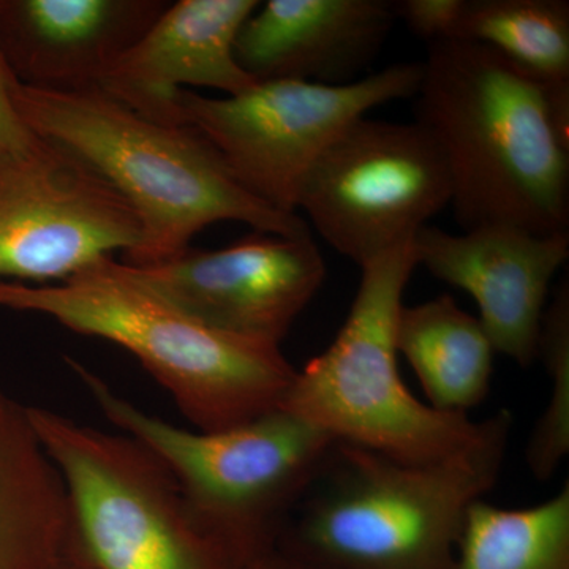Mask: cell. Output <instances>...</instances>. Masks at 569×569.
<instances>
[{"label": "cell", "mask_w": 569, "mask_h": 569, "mask_svg": "<svg viewBox=\"0 0 569 569\" xmlns=\"http://www.w3.org/2000/svg\"><path fill=\"white\" fill-rule=\"evenodd\" d=\"M415 97L417 122L447 160L463 231L568 233L569 89L485 44L449 40L429 44Z\"/></svg>", "instance_id": "6da1fadb"}, {"label": "cell", "mask_w": 569, "mask_h": 569, "mask_svg": "<svg viewBox=\"0 0 569 569\" xmlns=\"http://www.w3.org/2000/svg\"><path fill=\"white\" fill-rule=\"evenodd\" d=\"M512 415L456 458L400 462L335 441L277 552L307 569H452L468 509L500 478Z\"/></svg>", "instance_id": "7a4b0ae2"}, {"label": "cell", "mask_w": 569, "mask_h": 569, "mask_svg": "<svg viewBox=\"0 0 569 569\" xmlns=\"http://www.w3.org/2000/svg\"><path fill=\"white\" fill-rule=\"evenodd\" d=\"M11 97L36 137L88 164L137 213L142 246L127 264L164 263L217 222L310 234L301 216L247 192L192 127L151 121L100 89L50 91L17 81Z\"/></svg>", "instance_id": "3957f363"}, {"label": "cell", "mask_w": 569, "mask_h": 569, "mask_svg": "<svg viewBox=\"0 0 569 569\" xmlns=\"http://www.w3.org/2000/svg\"><path fill=\"white\" fill-rule=\"evenodd\" d=\"M0 309L39 313L132 353L201 432L280 408L298 370L280 346L209 328L103 258L58 283L0 282Z\"/></svg>", "instance_id": "277c9868"}, {"label": "cell", "mask_w": 569, "mask_h": 569, "mask_svg": "<svg viewBox=\"0 0 569 569\" xmlns=\"http://www.w3.org/2000/svg\"><path fill=\"white\" fill-rule=\"evenodd\" d=\"M67 361L103 417L173 475L194 518L239 568L277 552L335 438L283 408L216 432L183 429L134 406L80 361Z\"/></svg>", "instance_id": "5b68a950"}, {"label": "cell", "mask_w": 569, "mask_h": 569, "mask_svg": "<svg viewBox=\"0 0 569 569\" xmlns=\"http://www.w3.org/2000/svg\"><path fill=\"white\" fill-rule=\"evenodd\" d=\"M417 268L413 239L367 261L335 342L296 373L280 408L343 443L400 462L456 458L488 436L493 417L436 410L411 395L399 372L396 326Z\"/></svg>", "instance_id": "8992f818"}, {"label": "cell", "mask_w": 569, "mask_h": 569, "mask_svg": "<svg viewBox=\"0 0 569 569\" xmlns=\"http://www.w3.org/2000/svg\"><path fill=\"white\" fill-rule=\"evenodd\" d=\"M61 471L78 545L96 569H241L200 526L173 475L123 433L28 407Z\"/></svg>", "instance_id": "52a82bcc"}, {"label": "cell", "mask_w": 569, "mask_h": 569, "mask_svg": "<svg viewBox=\"0 0 569 569\" xmlns=\"http://www.w3.org/2000/svg\"><path fill=\"white\" fill-rule=\"evenodd\" d=\"M422 63H396L348 84L257 82L230 97L178 93V123L192 127L231 176L277 211L296 212L307 170L356 119L380 104L417 96Z\"/></svg>", "instance_id": "ba28073f"}, {"label": "cell", "mask_w": 569, "mask_h": 569, "mask_svg": "<svg viewBox=\"0 0 569 569\" xmlns=\"http://www.w3.org/2000/svg\"><path fill=\"white\" fill-rule=\"evenodd\" d=\"M451 198L447 160L425 127L365 116L307 170L296 212L361 268L413 239Z\"/></svg>", "instance_id": "9c48e42d"}, {"label": "cell", "mask_w": 569, "mask_h": 569, "mask_svg": "<svg viewBox=\"0 0 569 569\" xmlns=\"http://www.w3.org/2000/svg\"><path fill=\"white\" fill-rule=\"evenodd\" d=\"M141 246L130 204L70 152L39 138L24 156H0V282H62Z\"/></svg>", "instance_id": "30bf717a"}, {"label": "cell", "mask_w": 569, "mask_h": 569, "mask_svg": "<svg viewBox=\"0 0 569 569\" xmlns=\"http://www.w3.org/2000/svg\"><path fill=\"white\" fill-rule=\"evenodd\" d=\"M127 266L141 283L209 328L276 346L326 277L312 234L266 231L222 249L190 247L164 263Z\"/></svg>", "instance_id": "8fae6325"}, {"label": "cell", "mask_w": 569, "mask_h": 569, "mask_svg": "<svg viewBox=\"0 0 569 569\" xmlns=\"http://www.w3.org/2000/svg\"><path fill=\"white\" fill-rule=\"evenodd\" d=\"M413 249L417 266L477 301L493 351L520 367L537 361L546 299L569 258V233L482 224L452 234L426 224L415 234Z\"/></svg>", "instance_id": "7c38bea8"}, {"label": "cell", "mask_w": 569, "mask_h": 569, "mask_svg": "<svg viewBox=\"0 0 569 569\" xmlns=\"http://www.w3.org/2000/svg\"><path fill=\"white\" fill-rule=\"evenodd\" d=\"M258 0H178L100 82L138 114L178 123L176 99L186 86L238 96L257 84L236 61L234 44Z\"/></svg>", "instance_id": "4fadbf2b"}, {"label": "cell", "mask_w": 569, "mask_h": 569, "mask_svg": "<svg viewBox=\"0 0 569 569\" xmlns=\"http://www.w3.org/2000/svg\"><path fill=\"white\" fill-rule=\"evenodd\" d=\"M167 0H0V47L21 84L99 89Z\"/></svg>", "instance_id": "5bb4252c"}, {"label": "cell", "mask_w": 569, "mask_h": 569, "mask_svg": "<svg viewBox=\"0 0 569 569\" xmlns=\"http://www.w3.org/2000/svg\"><path fill=\"white\" fill-rule=\"evenodd\" d=\"M395 22L391 0H268L242 24L236 61L257 82L348 84L376 61Z\"/></svg>", "instance_id": "9a60e30c"}, {"label": "cell", "mask_w": 569, "mask_h": 569, "mask_svg": "<svg viewBox=\"0 0 569 569\" xmlns=\"http://www.w3.org/2000/svg\"><path fill=\"white\" fill-rule=\"evenodd\" d=\"M80 550L61 471L0 388V569H62Z\"/></svg>", "instance_id": "2e32d148"}, {"label": "cell", "mask_w": 569, "mask_h": 569, "mask_svg": "<svg viewBox=\"0 0 569 569\" xmlns=\"http://www.w3.org/2000/svg\"><path fill=\"white\" fill-rule=\"evenodd\" d=\"M396 347L413 367L436 410L467 415L489 395L496 351L481 321L460 309L451 296L402 306Z\"/></svg>", "instance_id": "e0dca14e"}, {"label": "cell", "mask_w": 569, "mask_h": 569, "mask_svg": "<svg viewBox=\"0 0 569 569\" xmlns=\"http://www.w3.org/2000/svg\"><path fill=\"white\" fill-rule=\"evenodd\" d=\"M452 569H569V485L522 509H468Z\"/></svg>", "instance_id": "ac0fdd59"}, {"label": "cell", "mask_w": 569, "mask_h": 569, "mask_svg": "<svg viewBox=\"0 0 569 569\" xmlns=\"http://www.w3.org/2000/svg\"><path fill=\"white\" fill-rule=\"evenodd\" d=\"M455 40L485 44L546 84L569 89L567 0H466Z\"/></svg>", "instance_id": "d6986e66"}, {"label": "cell", "mask_w": 569, "mask_h": 569, "mask_svg": "<svg viewBox=\"0 0 569 569\" xmlns=\"http://www.w3.org/2000/svg\"><path fill=\"white\" fill-rule=\"evenodd\" d=\"M550 380L548 406L531 430L527 466L538 481H548L569 455V284H559L542 313L538 339Z\"/></svg>", "instance_id": "ffe728a7"}, {"label": "cell", "mask_w": 569, "mask_h": 569, "mask_svg": "<svg viewBox=\"0 0 569 569\" xmlns=\"http://www.w3.org/2000/svg\"><path fill=\"white\" fill-rule=\"evenodd\" d=\"M466 0H396V20L408 31L430 43L456 39Z\"/></svg>", "instance_id": "44dd1931"}, {"label": "cell", "mask_w": 569, "mask_h": 569, "mask_svg": "<svg viewBox=\"0 0 569 569\" xmlns=\"http://www.w3.org/2000/svg\"><path fill=\"white\" fill-rule=\"evenodd\" d=\"M17 81L0 47V156H24L39 142L14 107L11 91Z\"/></svg>", "instance_id": "7402d4cb"}, {"label": "cell", "mask_w": 569, "mask_h": 569, "mask_svg": "<svg viewBox=\"0 0 569 569\" xmlns=\"http://www.w3.org/2000/svg\"><path fill=\"white\" fill-rule=\"evenodd\" d=\"M249 569H307L301 567V565L296 563V561L287 559V557L282 556V553L274 552L272 556L266 557V559L258 561L254 563L252 568Z\"/></svg>", "instance_id": "603a6c76"}, {"label": "cell", "mask_w": 569, "mask_h": 569, "mask_svg": "<svg viewBox=\"0 0 569 569\" xmlns=\"http://www.w3.org/2000/svg\"><path fill=\"white\" fill-rule=\"evenodd\" d=\"M62 569H96L86 560V557L82 556L81 549L74 553L73 557L66 565H63Z\"/></svg>", "instance_id": "cb8c5ba5"}]
</instances>
